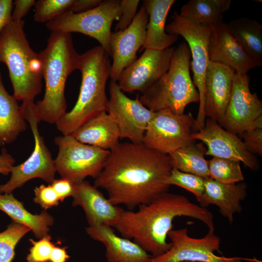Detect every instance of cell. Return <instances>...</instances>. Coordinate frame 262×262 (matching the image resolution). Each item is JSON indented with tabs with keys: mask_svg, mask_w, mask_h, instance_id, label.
<instances>
[{
	"mask_svg": "<svg viewBox=\"0 0 262 262\" xmlns=\"http://www.w3.org/2000/svg\"><path fill=\"white\" fill-rule=\"evenodd\" d=\"M172 169L169 155L143 143H119L110 150L94 186L104 189L113 204L133 210L168 191Z\"/></svg>",
	"mask_w": 262,
	"mask_h": 262,
	"instance_id": "cell-1",
	"label": "cell"
},
{
	"mask_svg": "<svg viewBox=\"0 0 262 262\" xmlns=\"http://www.w3.org/2000/svg\"><path fill=\"white\" fill-rule=\"evenodd\" d=\"M179 216L193 218L203 222L209 229H214L211 212L184 196L167 192L150 203L139 206L137 211L124 210L114 228L122 237L132 240L155 258L170 248L168 234L173 229V221Z\"/></svg>",
	"mask_w": 262,
	"mask_h": 262,
	"instance_id": "cell-2",
	"label": "cell"
},
{
	"mask_svg": "<svg viewBox=\"0 0 262 262\" xmlns=\"http://www.w3.org/2000/svg\"><path fill=\"white\" fill-rule=\"evenodd\" d=\"M39 54L45 90L42 99L35 103L36 113L40 122L56 124L67 112L66 83L68 76L78 69L80 54L71 34L58 32H51L46 48Z\"/></svg>",
	"mask_w": 262,
	"mask_h": 262,
	"instance_id": "cell-3",
	"label": "cell"
},
{
	"mask_svg": "<svg viewBox=\"0 0 262 262\" xmlns=\"http://www.w3.org/2000/svg\"><path fill=\"white\" fill-rule=\"evenodd\" d=\"M78 69L82 74V82L77 102L55 124L63 135H72L85 122L107 112L105 88L111 69L108 53L100 46L88 50L79 55Z\"/></svg>",
	"mask_w": 262,
	"mask_h": 262,
	"instance_id": "cell-4",
	"label": "cell"
},
{
	"mask_svg": "<svg viewBox=\"0 0 262 262\" xmlns=\"http://www.w3.org/2000/svg\"><path fill=\"white\" fill-rule=\"evenodd\" d=\"M24 22L12 20L0 35V62L7 66L17 100H34L42 91V63L30 47Z\"/></svg>",
	"mask_w": 262,
	"mask_h": 262,
	"instance_id": "cell-5",
	"label": "cell"
},
{
	"mask_svg": "<svg viewBox=\"0 0 262 262\" xmlns=\"http://www.w3.org/2000/svg\"><path fill=\"white\" fill-rule=\"evenodd\" d=\"M191 58L187 43L175 48L167 71L139 96L142 103L154 113L167 110L180 115L188 104L199 102L190 74Z\"/></svg>",
	"mask_w": 262,
	"mask_h": 262,
	"instance_id": "cell-6",
	"label": "cell"
},
{
	"mask_svg": "<svg viewBox=\"0 0 262 262\" xmlns=\"http://www.w3.org/2000/svg\"><path fill=\"white\" fill-rule=\"evenodd\" d=\"M24 117L28 122L34 139V148L29 158L22 164L14 166L11 176L5 184L0 185L1 194H12L28 180L40 178L50 184L56 172L54 160L40 134L38 125L40 122L34 100L23 101L20 106Z\"/></svg>",
	"mask_w": 262,
	"mask_h": 262,
	"instance_id": "cell-7",
	"label": "cell"
},
{
	"mask_svg": "<svg viewBox=\"0 0 262 262\" xmlns=\"http://www.w3.org/2000/svg\"><path fill=\"white\" fill-rule=\"evenodd\" d=\"M120 16V0H102L97 6L83 12H66L46 23V26L51 32L78 33L89 36L97 40L111 55V27Z\"/></svg>",
	"mask_w": 262,
	"mask_h": 262,
	"instance_id": "cell-8",
	"label": "cell"
},
{
	"mask_svg": "<svg viewBox=\"0 0 262 262\" xmlns=\"http://www.w3.org/2000/svg\"><path fill=\"white\" fill-rule=\"evenodd\" d=\"M54 143L59 149L54 159L56 172L74 183L87 177L96 179L110 154V150L83 144L73 135L57 136Z\"/></svg>",
	"mask_w": 262,
	"mask_h": 262,
	"instance_id": "cell-9",
	"label": "cell"
},
{
	"mask_svg": "<svg viewBox=\"0 0 262 262\" xmlns=\"http://www.w3.org/2000/svg\"><path fill=\"white\" fill-rule=\"evenodd\" d=\"M172 21L165 26L169 34L182 36L187 42L191 52L192 61L190 69L193 74V82L199 93V108L196 119V129L197 131L204 126L206 117L204 111V81L209 62L208 45L211 27H203L194 24L174 12Z\"/></svg>",
	"mask_w": 262,
	"mask_h": 262,
	"instance_id": "cell-10",
	"label": "cell"
},
{
	"mask_svg": "<svg viewBox=\"0 0 262 262\" xmlns=\"http://www.w3.org/2000/svg\"><path fill=\"white\" fill-rule=\"evenodd\" d=\"M196 119L191 113L176 115L163 110L155 114L149 122L142 143L147 147L170 155L196 142Z\"/></svg>",
	"mask_w": 262,
	"mask_h": 262,
	"instance_id": "cell-11",
	"label": "cell"
},
{
	"mask_svg": "<svg viewBox=\"0 0 262 262\" xmlns=\"http://www.w3.org/2000/svg\"><path fill=\"white\" fill-rule=\"evenodd\" d=\"M171 244L164 254L152 258L151 262H262L256 259L226 257L214 254L219 251L221 240L214 229H209L201 238L189 236L186 228L172 229L168 234Z\"/></svg>",
	"mask_w": 262,
	"mask_h": 262,
	"instance_id": "cell-12",
	"label": "cell"
},
{
	"mask_svg": "<svg viewBox=\"0 0 262 262\" xmlns=\"http://www.w3.org/2000/svg\"><path fill=\"white\" fill-rule=\"evenodd\" d=\"M109 93L107 112L117 125L120 138L142 143L147 126L155 113L142 103L139 95L134 99L128 97L115 81L111 80Z\"/></svg>",
	"mask_w": 262,
	"mask_h": 262,
	"instance_id": "cell-13",
	"label": "cell"
},
{
	"mask_svg": "<svg viewBox=\"0 0 262 262\" xmlns=\"http://www.w3.org/2000/svg\"><path fill=\"white\" fill-rule=\"evenodd\" d=\"M262 115V102L249 88L247 74L235 73L229 100L219 125L225 130L241 134Z\"/></svg>",
	"mask_w": 262,
	"mask_h": 262,
	"instance_id": "cell-14",
	"label": "cell"
},
{
	"mask_svg": "<svg viewBox=\"0 0 262 262\" xmlns=\"http://www.w3.org/2000/svg\"><path fill=\"white\" fill-rule=\"evenodd\" d=\"M174 49L171 47L163 50L145 49L119 75L116 82L121 90L143 93L167 71Z\"/></svg>",
	"mask_w": 262,
	"mask_h": 262,
	"instance_id": "cell-15",
	"label": "cell"
},
{
	"mask_svg": "<svg viewBox=\"0 0 262 262\" xmlns=\"http://www.w3.org/2000/svg\"><path fill=\"white\" fill-rule=\"evenodd\" d=\"M193 137L206 146L205 155L239 161L252 170L258 169V160L247 150L243 141L213 119H205L204 127L195 132Z\"/></svg>",
	"mask_w": 262,
	"mask_h": 262,
	"instance_id": "cell-16",
	"label": "cell"
},
{
	"mask_svg": "<svg viewBox=\"0 0 262 262\" xmlns=\"http://www.w3.org/2000/svg\"><path fill=\"white\" fill-rule=\"evenodd\" d=\"M148 15L142 6L130 26L123 31L112 32L110 77L116 81L121 72L137 59V52L145 43Z\"/></svg>",
	"mask_w": 262,
	"mask_h": 262,
	"instance_id": "cell-17",
	"label": "cell"
},
{
	"mask_svg": "<svg viewBox=\"0 0 262 262\" xmlns=\"http://www.w3.org/2000/svg\"><path fill=\"white\" fill-rule=\"evenodd\" d=\"M234 74L229 66L209 61L204 81L205 117L218 124L221 121L230 97Z\"/></svg>",
	"mask_w": 262,
	"mask_h": 262,
	"instance_id": "cell-18",
	"label": "cell"
},
{
	"mask_svg": "<svg viewBox=\"0 0 262 262\" xmlns=\"http://www.w3.org/2000/svg\"><path fill=\"white\" fill-rule=\"evenodd\" d=\"M210 61L226 65L238 74H247L258 67L230 33L223 21L211 27L208 45Z\"/></svg>",
	"mask_w": 262,
	"mask_h": 262,
	"instance_id": "cell-19",
	"label": "cell"
},
{
	"mask_svg": "<svg viewBox=\"0 0 262 262\" xmlns=\"http://www.w3.org/2000/svg\"><path fill=\"white\" fill-rule=\"evenodd\" d=\"M98 188L85 180L75 183L72 205L82 207L89 226L114 228L124 209L113 204Z\"/></svg>",
	"mask_w": 262,
	"mask_h": 262,
	"instance_id": "cell-20",
	"label": "cell"
},
{
	"mask_svg": "<svg viewBox=\"0 0 262 262\" xmlns=\"http://www.w3.org/2000/svg\"><path fill=\"white\" fill-rule=\"evenodd\" d=\"M247 196V185L244 182L226 184L208 177L204 179V190L198 202L206 208L210 205L218 207L222 215L231 224L234 216L242 210L241 202Z\"/></svg>",
	"mask_w": 262,
	"mask_h": 262,
	"instance_id": "cell-21",
	"label": "cell"
},
{
	"mask_svg": "<svg viewBox=\"0 0 262 262\" xmlns=\"http://www.w3.org/2000/svg\"><path fill=\"white\" fill-rule=\"evenodd\" d=\"M85 229L91 238L105 246L107 262H151L150 254L133 241L117 235L112 227L98 225Z\"/></svg>",
	"mask_w": 262,
	"mask_h": 262,
	"instance_id": "cell-22",
	"label": "cell"
},
{
	"mask_svg": "<svg viewBox=\"0 0 262 262\" xmlns=\"http://www.w3.org/2000/svg\"><path fill=\"white\" fill-rule=\"evenodd\" d=\"M175 0H145L143 6L148 15L145 49L163 50L171 47L178 40L177 35L165 31L168 13Z\"/></svg>",
	"mask_w": 262,
	"mask_h": 262,
	"instance_id": "cell-23",
	"label": "cell"
},
{
	"mask_svg": "<svg viewBox=\"0 0 262 262\" xmlns=\"http://www.w3.org/2000/svg\"><path fill=\"white\" fill-rule=\"evenodd\" d=\"M72 135L83 144L108 150L117 146L120 138L117 125L106 111L85 122Z\"/></svg>",
	"mask_w": 262,
	"mask_h": 262,
	"instance_id": "cell-24",
	"label": "cell"
},
{
	"mask_svg": "<svg viewBox=\"0 0 262 262\" xmlns=\"http://www.w3.org/2000/svg\"><path fill=\"white\" fill-rule=\"evenodd\" d=\"M17 101L6 90L0 72V147L14 142L27 128Z\"/></svg>",
	"mask_w": 262,
	"mask_h": 262,
	"instance_id": "cell-25",
	"label": "cell"
},
{
	"mask_svg": "<svg viewBox=\"0 0 262 262\" xmlns=\"http://www.w3.org/2000/svg\"><path fill=\"white\" fill-rule=\"evenodd\" d=\"M0 210L9 215L13 222L30 228L38 239L48 235L49 227L54 223L53 217L45 211L38 214L29 212L12 194H0Z\"/></svg>",
	"mask_w": 262,
	"mask_h": 262,
	"instance_id": "cell-26",
	"label": "cell"
},
{
	"mask_svg": "<svg viewBox=\"0 0 262 262\" xmlns=\"http://www.w3.org/2000/svg\"><path fill=\"white\" fill-rule=\"evenodd\" d=\"M227 26L231 35L257 66H262V25L255 20L241 17L230 21Z\"/></svg>",
	"mask_w": 262,
	"mask_h": 262,
	"instance_id": "cell-27",
	"label": "cell"
},
{
	"mask_svg": "<svg viewBox=\"0 0 262 262\" xmlns=\"http://www.w3.org/2000/svg\"><path fill=\"white\" fill-rule=\"evenodd\" d=\"M230 0H190L183 5L180 16L190 22L203 27H212L223 21Z\"/></svg>",
	"mask_w": 262,
	"mask_h": 262,
	"instance_id": "cell-28",
	"label": "cell"
},
{
	"mask_svg": "<svg viewBox=\"0 0 262 262\" xmlns=\"http://www.w3.org/2000/svg\"><path fill=\"white\" fill-rule=\"evenodd\" d=\"M206 147L196 142L182 147L169 155L173 169L196 175L203 178L209 177L208 161L205 158Z\"/></svg>",
	"mask_w": 262,
	"mask_h": 262,
	"instance_id": "cell-29",
	"label": "cell"
},
{
	"mask_svg": "<svg viewBox=\"0 0 262 262\" xmlns=\"http://www.w3.org/2000/svg\"><path fill=\"white\" fill-rule=\"evenodd\" d=\"M241 162L239 161L213 157L208 161L209 177L226 184H235L243 181Z\"/></svg>",
	"mask_w": 262,
	"mask_h": 262,
	"instance_id": "cell-30",
	"label": "cell"
},
{
	"mask_svg": "<svg viewBox=\"0 0 262 262\" xmlns=\"http://www.w3.org/2000/svg\"><path fill=\"white\" fill-rule=\"evenodd\" d=\"M30 230L26 226L12 222L0 232V262H12L16 245Z\"/></svg>",
	"mask_w": 262,
	"mask_h": 262,
	"instance_id": "cell-31",
	"label": "cell"
},
{
	"mask_svg": "<svg viewBox=\"0 0 262 262\" xmlns=\"http://www.w3.org/2000/svg\"><path fill=\"white\" fill-rule=\"evenodd\" d=\"M74 0H39L36 1L34 20L48 23L68 12Z\"/></svg>",
	"mask_w": 262,
	"mask_h": 262,
	"instance_id": "cell-32",
	"label": "cell"
},
{
	"mask_svg": "<svg viewBox=\"0 0 262 262\" xmlns=\"http://www.w3.org/2000/svg\"><path fill=\"white\" fill-rule=\"evenodd\" d=\"M204 179L173 168L166 183L169 186L174 185L180 187L191 192L199 202L204 190Z\"/></svg>",
	"mask_w": 262,
	"mask_h": 262,
	"instance_id": "cell-33",
	"label": "cell"
},
{
	"mask_svg": "<svg viewBox=\"0 0 262 262\" xmlns=\"http://www.w3.org/2000/svg\"><path fill=\"white\" fill-rule=\"evenodd\" d=\"M245 146L251 154L262 155V115L242 134Z\"/></svg>",
	"mask_w": 262,
	"mask_h": 262,
	"instance_id": "cell-34",
	"label": "cell"
},
{
	"mask_svg": "<svg viewBox=\"0 0 262 262\" xmlns=\"http://www.w3.org/2000/svg\"><path fill=\"white\" fill-rule=\"evenodd\" d=\"M51 238L49 234L39 241L30 239L32 246L28 254L27 262H47L50 261L52 251L55 246L51 242Z\"/></svg>",
	"mask_w": 262,
	"mask_h": 262,
	"instance_id": "cell-35",
	"label": "cell"
},
{
	"mask_svg": "<svg viewBox=\"0 0 262 262\" xmlns=\"http://www.w3.org/2000/svg\"><path fill=\"white\" fill-rule=\"evenodd\" d=\"M140 1L138 0H120L121 16L115 27V32L123 31L130 26L137 14Z\"/></svg>",
	"mask_w": 262,
	"mask_h": 262,
	"instance_id": "cell-36",
	"label": "cell"
},
{
	"mask_svg": "<svg viewBox=\"0 0 262 262\" xmlns=\"http://www.w3.org/2000/svg\"><path fill=\"white\" fill-rule=\"evenodd\" d=\"M34 192V202L45 210L57 206L59 203V198L50 184L47 186L42 184L35 187Z\"/></svg>",
	"mask_w": 262,
	"mask_h": 262,
	"instance_id": "cell-37",
	"label": "cell"
},
{
	"mask_svg": "<svg viewBox=\"0 0 262 262\" xmlns=\"http://www.w3.org/2000/svg\"><path fill=\"white\" fill-rule=\"evenodd\" d=\"M50 184L54 189L61 202H63L66 197L73 196L75 190V183L71 181L63 178L54 179Z\"/></svg>",
	"mask_w": 262,
	"mask_h": 262,
	"instance_id": "cell-38",
	"label": "cell"
},
{
	"mask_svg": "<svg viewBox=\"0 0 262 262\" xmlns=\"http://www.w3.org/2000/svg\"><path fill=\"white\" fill-rule=\"evenodd\" d=\"M34 0H16L13 2L14 9L12 14V20L18 21L29 12L31 8L34 6Z\"/></svg>",
	"mask_w": 262,
	"mask_h": 262,
	"instance_id": "cell-39",
	"label": "cell"
},
{
	"mask_svg": "<svg viewBox=\"0 0 262 262\" xmlns=\"http://www.w3.org/2000/svg\"><path fill=\"white\" fill-rule=\"evenodd\" d=\"M13 5L12 0H0V35L3 29L12 20Z\"/></svg>",
	"mask_w": 262,
	"mask_h": 262,
	"instance_id": "cell-40",
	"label": "cell"
},
{
	"mask_svg": "<svg viewBox=\"0 0 262 262\" xmlns=\"http://www.w3.org/2000/svg\"><path fill=\"white\" fill-rule=\"evenodd\" d=\"M15 163L14 157L7 152L5 148H2L0 154V174L8 175L11 173Z\"/></svg>",
	"mask_w": 262,
	"mask_h": 262,
	"instance_id": "cell-41",
	"label": "cell"
},
{
	"mask_svg": "<svg viewBox=\"0 0 262 262\" xmlns=\"http://www.w3.org/2000/svg\"><path fill=\"white\" fill-rule=\"evenodd\" d=\"M101 0H74L69 11L75 13L83 12L98 5Z\"/></svg>",
	"mask_w": 262,
	"mask_h": 262,
	"instance_id": "cell-42",
	"label": "cell"
},
{
	"mask_svg": "<svg viewBox=\"0 0 262 262\" xmlns=\"http://www.w3.org/2000/svg\"><path fill=\"white\" fill-rule=\"evenodd\" d=\"M69 258L67 254L66 247H60L55 246L52 251L49 262H66Z\"/></svg>",
	"mask_w": 262,
	"mask_h": 262,
	"instance_id": "cell-43",
	"label": "cell"
},
{
	"mask_svg": "<svg viewBox=\"0 0 262 262\" xmlns=\"http://www.w3.org/2000/svg\"></svg>",
	"mask_w": 262,
	"mask_h": 262,
	"instance_id": "cell-44",
	"label": "cell"
}]
</instances>
